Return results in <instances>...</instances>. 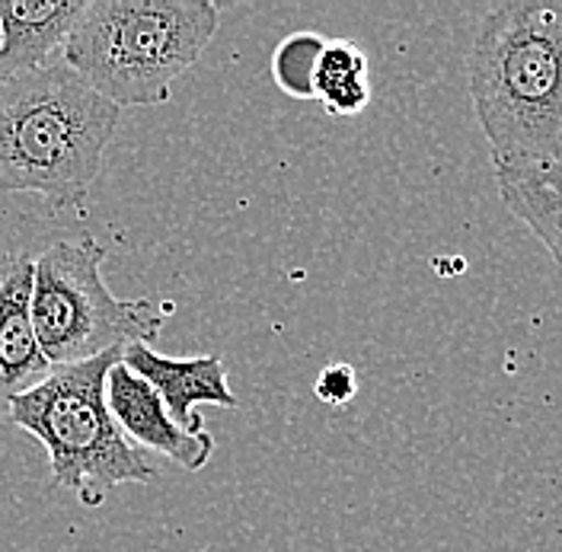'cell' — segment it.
I'll return each mask as SVG.
<instances>
[{"label": "cell", "instance_id": "cell-6", "mask_svg": "<svg viewBox=\"0 0 562 552\" xmlns=\"http://www.w3.org/2000/svg\"><path fill=\"white\" fill-rule=\"evenodd\" d=\"M105 406L115 418L119 431L128 438V444L164 453L167 460H173L176 466L189 473H199L209 466L211 453H214L211 431H195V435L182 431L167 413L164 399L122 361H115L105 378Z\"/></svg>", "mask_w": 562, "mask_h": 552}, {"label": "cell", "instance_id": "cell-2", "mask_svg": "<svg viewBox=\"0 0 562 552\" xmlns=\"http://www.w3.org/2000/svg\"><path fill=\"white\" fill-rule=\"evenodd\" d=\"M122 109L65 58L0 80V192H35L52 207L87 202Z\"/></svg>", "mask_w": 562, "mask_h": 552}, {"label": "cell", "instance_id": "cell-11", "mask_svg": "<svg viewBox=\"0 0 562 552\" xmlns=\"http://www.w3.org/2000/svg\"><path fill=\"white\" fill-rule=\"evenodd\" d=\"M314 100L336 119L358 115L368 109L371 83H368V55L361 45L349 38L326 42L314 74Z\"/></svg>", "mask_w": 562, "mask_h": 552}, {"label": "cell", "instance_id": "cell-4", "mask_svg": "<svg viewBox=\"0 0 562 552\" xmlns=\"http://www.w3.org/2000/svg\"><path fill=\"white\" fill-rule=\"evenodd\" d=\"M115 361H122V348L52 368L48 378L7 409L10 425L45 448L55 485L74 492L90 511L105 505L115 485L157 480L147 453L128 444L105 406V378Z\"/></svg>", "mask_w": 562, "mask_h": 552}, {"label": "cell", "instance_id": "cell-9", "mask_svg": "<svg viewBox=\"0 0 562 552\" xmlns=\"http://www.w3.org/2000/svg\"><path fill=\"white\" fill-rule=\"evenodd\" d=\"M87 0H0V80L55 61Z\"/></svg>", "mask_w": 562, "mask_h": 552}, {"label": "cell", "instance_id": "cell-12", "mask_svg": "<svg viewBox=\"0 0 562 552\" xmlns=\"http://www.w3.org/2000/svg\"><path fill=\"white\" fill-rule=\"evenodd\" d=\"M326 48V38L319 33H294L288 35L272 55V77L281 93L291 100H314V74L319 65V55Z\"/></svg>", "mask_w": 562, "mask_h": 552}, {"label": "cell", "instance_id": "cell-1", "mask_svg": "<svg viewBox=\"0 0 562 552\" xmlns=\"http://www.w3.org/2000/svg\"><path fill=\"white\" fill-rule=\"evenodd\" d=\"M470 97L492 160H562V0H508L467 55Z\"/></svg>", "mask_w": 562, "mask_h": 552}, {"label": "cell", "instance_id": "cell-7", "mask_svg": "<svg viewBox=\"0 0 562 552\" xmlns=\"http://www.w3.org/2000/svg\"><path fill=\"white\" fill-rule=\"evenodd\" d=\"M33 262L23 249L0 256V415L52 371L33 329Z\"/></svg>", "mask_w": 562, "mask_h": 552}, {"label": "cell", "instance_id": "cell-3", "mask_svg": "<svg viewBox=\"0 0 562 552\" xmlns=\"http://www.w3.org/2000/svg\"><path fill=\"white\" fill-rule=\"evenodd\" d=\"M217 33L209 0H87L61 58L112 105H160Z\"/></svg>", "mask_w": 562, "mask_h": 552}, {"label": "cell", "instance_id": "cell-8", "mask_svg": "<svg viewBox=\"0 0 562 552\" xmlns=\"http://www.w3.org/2000/svg\"><path fill=\"white\" fill-rule=\"evenodd\" d=\"M122 364L138 374L167 406V413L182 431H209L205 418L195 406H224L237 409V396L231 393L227 368L217 354L199 358H170L154 351V346L122 348Z\"/></svg>", "mask_w": 562, "mask_h": 552}, {"label": "cell", "instance_id": "cell-10", "mask_svg": "<svg viewBox=\"0 0 562 552\" xmlns=\"http://www.w3.org/2000/svg\"><path fill=\"white\" fill-rule=\"evenodd\" d=\"M505 207L533 230L562 266V160L560 164H508L492 160Z\"/></svg>", "mask_w": 562, "mask_h": 552}, {"label": "cell", "instance_id": "cell-13", "mask_svg": "<svg viewBox=\"0 0 562 552\" xmlns=\"http://www.w3.org/2000/svg\"><path fill=\"white\" fill-rule=\"evenodd\" d=\"M314 393L319 403H326L333 409L349 406L351 399H355V393H358L355 368H349V364H329V368H323L319 378H316Z\"/></svg>", "mask_w": 562, "mask_h": 552}, {"label": "cell", "instance_id": "cell-5", "mask_svg": "<svg viewBox=\"0 0 562 552\" xmlns=\"http://www.w3.org/2000/svg\"><path fill=\"white\" fill-rule=\"evenodd\" d=\"M105 249L93 237L58 240L33 262V329L52 368L80 364L128 346H154L173 304L122 301L103 278Z\"/></svg>", "mask_w": 562, "mask_h": 552}]
</instances>
